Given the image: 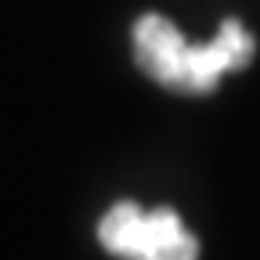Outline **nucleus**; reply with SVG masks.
<instances>
[{
  "label": "nucleus",
  "mask_w": 260,
  "mask_h": 260,
  "mask_svg": "<svg viewBox=\"0 0 260 260\" xmlns=\"http://www.w3.org/2000/svg\"><path fill=\"white\" fill-rule=\"evenodd\" d=\"M98 242L119 260H199V239L170 206L141 210L130 199L98 220Z\"/></svg>",
  "instance_id": "nucleus-2"
},
{
  "label": "nucleus",
  "mask_w": 260,
  "mask_h": 260,
  "mask_svg": "<svg viewBox=\"0 0 260 260\" xmlns=\"http://www.w3.org/2000/svg\"><path fill=\"white\" fill-rule=\"evenodd\" d=\"M253 51V32L239 18H224L210 44H188L162 15H141L134 25V58L141 73L177 94H210L224 73L246 69Z\"/></svg>",
  "instance_id": "nucleus-1"
}]
</instances>
